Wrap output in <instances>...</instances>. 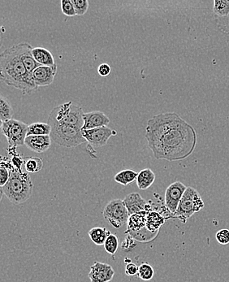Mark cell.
<instances>
[{"label": "cell", "mask_w": 229, "mask_h": 282, "mask_svg": "<svg viewBox=\"0 0 229 282\" xmlns=\"http://www.w3.org/2000/svg\"><path fill=\"white\" fill-rule=\"evenodd\" d=\"M115 271L111 265L105 263H94L90 267L89 278L91 282H109L113 279Z\"/></svg>", "instance_id": "11"}, {"label": "cell", "mask_w": 229, "mask_h": 282, "mask_svg": "<svg viewBox=\"0 0 229 282\" xmlns=\"http://www.w3.org/2000/svg\"><path fill=\"white\" fill-rule=\"evenodd\" d=\"M72 2L76 11V16H83L86 13L89 5L88 0H72Z\"/></svg>", "instance_id": "28"}, {"label": "cell", "mask_w": 229, "mask_h": 282, "mask_svg": "<svg viewBox=\"0 0 229 282\" xmlns=\"http://www.w3.org/2000/svg\"><path fill=\"white\" fill-rule=\"evenodd\" d=\"M214 13L217 16L225 17L229 15V0H215Z\"/></svg>", "instance_id": "25"}, {"label": "cell", "mask_w": 229, "mask_h": 282, "mask_svg": "<svg viewBox=\"0 0 229 282\" xmlns=\"http://www.w3.org/2000/svg\"><path fill=\"white\" fill-rule=\"evenodd\" d=\"M126 208L129 211V216L134 214L140 213L143 211H149L147 201L141 196L140 193H131L124 198Z\"/></svg>", "instance_id": "15"}, {"label": "cell", "mask_w": 229, "mask_h": 282, "mask_svg": "<svg viewBox=\"0 0 229 282\" xmlns=\"http://www.w3.org/2000/svg\"><path fill=\"white\" fill-rule=\"evenodd\" d=\"M154 276V270L152 265L143 263L138 268V278L143 281H151Z\"/></svg>", "instance_id": "26"}, {"label": "cell", "mask_w": 229, "mask_h": 282, "mask_svg": "<svg viewBox=\"0 0 229 282\" xmlns=\"http://www.w3.org/2000/svg\"><path fill=\"white\" fill-rule=\"evenodd\" d=\"M145 137L156 160L170 162L185 160L197 146L194 127L175 112L158 114L150 119Z\"/></svg>", "instance_id": "1"}, {"label": "cell", "mask_w": 229, "mask_h": 282, "mask_svg": "<svg viewBox=\"0 0 229 282\" xmlns=\"http://www.w3.org/2000/svg\"><path fill=\"white\" fill-rule=\"evenodd\" d=\"M187 187L180 182L170 185L165 192V205L172 215L178 208L180 201L186 190Z\"/></svg>", "instance_id": "10"}, {"label": "cell", "mask_w": 229, "mask_h": 282, "mask_svg": "<svg viewBox=\"0 0 229 282\" xmlns=\"http://www.w3.org/2000/svg\"><path fill=\"white\" fill-rule=\"evenodd\" d=\"M111 66L107 64H101L98 68V73L102 78H106L111 74Z\"/></svg>", "instance_id": "33"}, {"label": "cell", "mask_w": 229, "mask_h": 282, "mask_svg": "<svg viewBox=\"0 0 229 282\" xmlns=\"http://www.w3.org/2000/svg\"><path fill=\"white\" fill-rule=\"evenodd\" d=\"M165 223V219L158 211H148L147 213V229L151 233H157Z\"/></svg>", "instance_id": "18"}, {"label": "cell", "mask_w": 229, "mask_h": 282, "mask_svg": "<svg viewBox=\"0 0 229 282\" xmlns=\"http://www.w3.org/2000/svg\"><path fill=\"white\" fill-rule=\"evenodd\" d=\"M61 10H62L63 14L66 16L72 17V16H76V11H75L74 4L72 2V0H62L61 1Z\"/></svg>", "instance_id": "30"}, {"label": "cell", "mask_w": 229, "mask_h": 282, "mask_svg": "<svg viewBox=\"0 0 229 282\" xmlns=\"http://www.w3.org/2000/svg\"><path fill=\"white\" fill-rule=\"evenodd\" d=\"M156 176L151 169H143L138 173L137 185L139 189L146 190L149 189L155 181Z\"/></svg>", "instance_id": "19"}, {"label": "cell", "mask_w": 229, "mask_h": 282, "mask_svg": "<svg viewBox=\"0 0 229 282\" xmlns=\"http://www.w3.org/2000/svg\"><path fill=\"white\" fill-rule=\"evenodd\" d=\"M11 167L8 166V164L2 162L1 168H0V187H4L8 182L10 175H11V173H10Z\"/></svg>", "instance_id": "29"}, {"label": "cell", "mask_w": 229, "mask_h": 282, "mask_svg": "<svg viewBox=\"0 0 229 282\" xmlns=\"http://www.w3.org/2000/svg\"><path fill=\"white\" fill-rule=\"evenodd\" d=\"M83 120H84V125L81 130H89V129L100 128V127L107 126L110 123L108 116L99 111H93L84 113Z\"/></svg>", "instance_id": "13"}, {"label": "cell", "mask_w": 229, "mask_h": 282, "mask_svg": "<svg viewBox=\"0 0 229 282\" xmlns=\"http://www.w3.org/2000/svg\"><path fill=\"white\" fill-rule=\"evenodd\" d=\"M58 70L57 65L55 66L38 67L33 73V80L38 87H48L52 84Z\"/></svg>", "instance_id": "12"}, {"label": "cell", "mask_w": 229, "mask_h": 282, "mask_svg": "<svg viewBox=\"0 0 229 282\" xmlns=\"http://www.w3.org/2000/svg\"><path fill=\"white\" fill-rule=\"evenodd\" d=\"M25 145L35 153H43L51 147V135L28 136Z\"/></svg>", "instance_id": "16"}, {"label": "cell", "mask_w": 229, "mask_h": 282, "mask_svg": "<svg viewBox=\"0 0 229 282\" xmlns=\"http://www.w3.org/2000/svg\"><path fill=\"white\" fill-rule=\"evenodd\" d=\"M51 127L48 123H33L28 126V136L51 135Z\"/></svg>", "instance_id": "22"}, {"label": "cell", "mask_w": 229, "mask_h": 282, "mask_svg": "<svg viewBox=\"0 0 229 282\" xmlns=\"http://www.w3.org/2000/svg\"><path fill=\"white\" fill-rule=\"evenodd\" d=\"M25 162V169L27 173L36 174L40 172L43 169V160L38 157H29L24 161Z\"/></svg>", "instance_id": "24"}, {"label": "cell", "mask_w": 229, "mask_h": 282, "mask_svg": "<svg viewBox=\"0 0 229 282\" xmlns=\"http://www.w3.org/2000/svg\"><path fill=\"white\" fill-rule=\"evenodd\" d=\"M10 178L4 187H1V192L4 193L7 199L13 204H20L26 202L31 197L34 184L27 173L21 169L11 166Z\"/></svg>", "instance_id": "3"}, {"label": "cell", "mask_w": 229, "mask_h": 282, "mask_svg": "<svg viewBox=\"0 0 229 282\" xmlns=\"http://www.w3.org/2000/svg\"><path fill=\"white\" fill-rule=\"evenodd\" d=\"M102 214L105 220L116 229H120L124 224H127L129 218L124 200L119 198L111 200L106 205Z\"/></svg>", "instance_id": "8"}, {"label": "cell", "mask_w": 229, "mask_h": 282, "mask_svg": "<svg viewBox=\"0 0 229 282\" xmlns=\"http://www.w3.org/2000/svg\"><path fill=\"white\" fill-rule=\"evenodd\" d=\"M81 133L85 141L93 147L106 146L110 138L117 134L116 131L107 126L81 130Z\"/></svg>", "instance_id": "9"}, {"label": "cell", "mask_w": 229, "mask_h": 282, "mask_svg": "<svg viewBox=\"0 0 229 282\" xmlns=\"http://www.w3.org/2000/svg\"><path fill=\"white\" fill-rule=\"evenodd\" d=\"M36 62L42 66L52 67L56 65L51 51L43 47H35L32 51Z\"/></svg>", "instance_id": "17"}, {"label": "cell", "mask_w": 229, "mask_h": 282, "mask_svg": "<svg viewBox=\"0 0 229 282\" xmlns=\"http://www.w3.org/2000/svg\"><path fill=\"white\" fill-rule=\"evenodd\" d=\"M47 123L51 125L52 140L60 147L74 148L86 142L83 138L81 129L64 123L57 122L48 118Z\"/></svg>", "instance_id": "4"}, {"label": "cell", "mask_w": 229, "mask_h": 282, "mask_svg": "<svg viewBox=\"0 0 229 282\" xmlns=\"http://www.w3.org/2000/svg\"><path fill=\"white\" fill-rule=\"evenodd\" d=\"M138 268L134 263L129 262L125 267V274L129 277H135L138 274Z\"/></svg>", "instance_id": "32"}, {"label": "cell", "mask_w": 229, "mask_h": 282, "mask_svg": "<svg viewBox=\"0 0 229 282\" xmlns=\"http://www.w3.org/2000/svg\"><path fill=\"white\" fill-rule=\"evenodd\" d=\"M13 108L8 100L1 96L0 98V119L1 122H5L12 119Z\"/></svg>", "instance_id": "23"}, {"label": "cell", "mask_w": 229, "mask_h": 282, "mask_svg": "<svg viewBox=\"0 0 229 282\" xmlns=\"http://www.w3.org/2000/svg\"><path fill=\"white\" fill-rule=\"evenodd\" d=\"M204 207V202L200 193L193 187H187L173 218L178 219L182 223H186L194 213L201 211Z\"/></svg>", "instance_id": "6"}, {"label": "cell", "mask_w": 229, "mask_h": 282, "mask_svg": "<svg viewBox=\"0 0 229 282\" xmlns=\"http://www.w3.org/2000/svg\"><path fill=\"white\" fill-rule=\"evenodd\" d=\"M105 251L107 253L114 255L119 248V238L116 234L111 233V235L107 238L104 244Z\"/></svg>", "instance_id": "27"}, {"label": "cell", "mask_w": 229, "mask_h": 282, "mask_svg": "<svg viewBox=\"0 0 229 282\" xmlns=\"http://www.w3.org/2000/svg\"><path fill=\"white\" fill-rule=\"evenodd\" d=\"M83 116L84 112L80 105L71 101L55 107L48 118L57 122L64 123L82 129L84 125Z\"/></svg>", "instance_id": "5"}, {"label": "cell", "mask_w": 229, "mask_h": 282, "mask_svg": "<svg viewBox=\"0 0 229 282\" xmlns=\"http://www.w3.org/2000/svg\"><path fill=\"white\" fill-rule=\"evenodd\" d=\"M138 173L132 170V169H125L120 171V173L115 176V181L116 183L122 186H128V185L132 184L137 180L138 178Z\"/></svg>", "instance_id": "21"}, {"label": "cell", "mask_w": 229, "mask_h": 282, "mask_svg": "<svg viewBox=\"0 0 229 282\" xmlns=\"http://www.w3.org/2000/svg\"><path fill=\"white\" fill-rule=\"evenodd\" d=\"M0 78L7 86L19 90L24 94H31L38 89L33 76L27 72L16 45L0 55Z\"/></svg>", "instance_id": "2"}, {"label": "cell", "mask_w": 229, "mask_h": 282, "mask_svg": "<svg viewBox=\"0 0 229 282\" xmlns=\"http://www.w3.org/2000/svg\"><path fill=\"white\" fill-rule=\"evenodd\" d=\"M216 241L221 245H227L229 243V229H221L216 234Z\"/></svg>", "instance_id": "31"}, {"label": "cell", "mask_w": 229, "mask_h": 282, "mask_svg": "<svg viewBox=\"0 0 229 282\" xmlns=\"http://www.w3.org/2000/svg\"><path fill=\"white\" fill-rule=\"evenodd\" d=\"M28 126L25 123L15 119L1 122V132L7 138L10 148H16L25 145Z\"/></svg>", "instance_id": "7"}, {"label": "cell", "mask_w": 229, "mask_h": 282, "mask_svg": "<svg viewBox=\"0 0 229 282\" xmlns=\"http://www.w3.org/2000/svg\"><path fill=\"white\" fill-rule=\"evenodd\" d=\"M16 49L20 56V59L22 60L23 64L25 65L27 72L30 75L33 76V73L38 67L40 66L38 63L36 62L33 56V47L31 45L27 42H22L20 44L16 45Z\"/></svg>", "instance_id": "14"}, {"label": "cell", "mask_w": 229, "mask_h": 282, "mask_svg": "<svg viewBox=\"0 0 229 282\" xmlns=\"http://www.w3.org/2000/svg\"><path fill=\"white\" fill-rule=\"evenodd\" d=\"M88 234H89V238L94 244L97 246H102V245L104 246L105 242L111 235V233L106 228L94 227L89 230Z\"/></svg>", "instance_id": "20"}]
</instances>
